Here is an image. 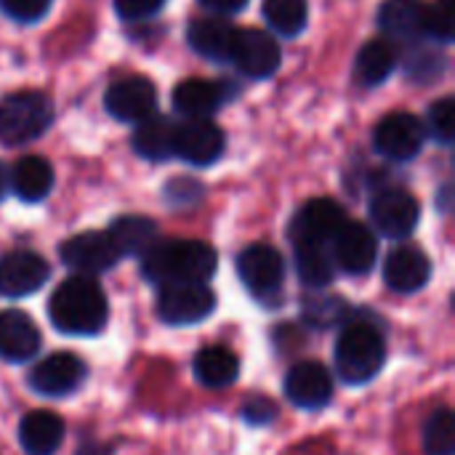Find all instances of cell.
Wrapping results in <instances>:
<instances>
[{"instance_id": "obj_30", "label": "cell", "mask_w": 455, "mask_h": 455, "mask_svg": "<svg viewBox=\"0 0 455 455\" xmlns=\"http://www.w3.org/2000/svg\"><path fill=\"white\" fill-rule=\"evenodd\" d=\"M267 24L283 37H299L309 24V0H264Z\"/></svg>"}, {"instance_id": "obj_23", "label": "cell", "mask_w": 455, "mask_h": 455, "mask_svg": "<svg viewBox=\"0 0 455 455\" xmlns=\"http://www.w3.org/2000/svg\"><path fill=\"white\" fill-rule=\"evenodd\" d=\"M11 189L24 203H40L53 189V168L45 157H21L11 171Z\"/></svg>"}, {"instance_id": "obj_1", "label": "cell", "mask_w": 455, "mask_h": 455, "mask_svg": "<svg viewBox=\"0 0 455 455\" xmlns=\"http://www.w3.org/2000/svg\"><path fill=\"white\" fill-rule=\"evenodd\" d=\"M48 317L59 333L93 336L107 325V296L99 288V283L88 275L67 277L48 301Z\"/></svg>"}, {"instance_id": "obj_18", "label": "cell", "mask_w": 455, "mask_h": 455, "mask_svg": "<svg viewBox=\"0 0 455 455\" xmlns=\"http://www.w3.org/2000/svg\"><path fill=\"white\" fill-rule=\"evenodd\" d=\"M429 277L432 261L416 245H400L384 261V280L397 293H416L429 283Z\"/></svg>"}, {"instance_id": "obj_24", "label": "cell", "mask_w": 455, "mask_h": 455, "mask_svg": "<svg viewBox=\"0 0 455 455\" xmlns=\"http://www.w3.org/2000/svg\"><path fill=\"white\" fill-rule=\"evenodd\" d=\"M397 61H400V53L392 40H368L357 53L355 77L365 88H376L397 69Z\"/></svg>"}, {"instance_id": "obj_9", "label": "cell", "mask_w": 455, "mask_h": 455, "mask_svg": "<svg viewBox=\"0 0 455 455\" xmlns=\"http://www.w3.org/2000/svg\"><path fill=\"white\" fill-rule=\"evenodd\" d=\"M344 208L331 197L309 200L291 224L293 245H331L336 232L344 227Z\"/></svg>"}, {"instance_id": "obj_14", "label": "cell", "mask_w": 455, "mask_h": 455, "mask_svg": "<svg viewBox=\"0 0 455 455\" xmlns=\"http://www.w3.org/2000/svg\"><path fill=\"white\" fill-rule=\"evenodd\" d=\"M227 147V136L219 125L211 120H189L181 128H176L173 139V155L187 160L189 165H213Z\"/></svg>"}, {"instance_id": "obj_32", "label": "cell", "mask_w": 455, "mask_h": 455, "mask_svg": "<svg viewBox=\"0 0 455 455\" xmlns=\"http://www.w3.org/2000/svg\"><path fill=\"white\" fill-rule=\"evenodd\" d=\"M421 35L435 43H451L455 37V0H435L424 5Z\"/></svg>"}, {"instance_id": "obj_22", "label": "cell", "mask_w": 455, "mask_h": 455, "mask_svg": "<svg viewBox=\"0 0 455 455\" xmlns=\"http://www.w3.org/2000/svg\"><path fill=\"white\" fill-rule=\"evenodd\" d=\"M64 440V421L51 411H32L19 424V443L27 455H53Z\"/></svg>"}, {"instance_id": "obj_36", "label": "cell", "mask_w": 455, "mask_h": 455, "mask_svg": "<svg viewBox=\"0 0 455 455\" xmlns=\"http://www.w3.org/2000/svg\"><path fill=\"white\" fill-rule=\"evenodd\" d=\"M240 416L251 424V427H267L277 419V405L261 395H251L243 408H240Z\"/></svg>"}, {"instance_id": "obj_33", "label": "cell", "mask_w": 455, "mask_h": 455, "mask_svg": "<svg viewBox=\"0 0 455 455\" xmlns=\"http://www.w3.org/2000/svg\"><path fill=\"white\" fill-rule=\"evenodd\" d=\"M424 131H429L435 136V141H440L443 147H451L455 139V101L451 96L435 101L429 107V115H427V125Z\"/></svg>"}, {"instance_id": "obj_7", "label": "cell", "mask_w": 455, "mask_h": 455, "mask_svg": "<svg viewBox=\"0 0 455 455\" xmlns=\"http://www.w3.org/2000/svg\"><path fill=\"white\" fill-rule=\"evenodd\" d=\"M229 61H235V67L245 77L264 80V77H272L280 69L283 51H280V43L269 32H261V29H235Z\"/></svg>"}, {"instance_id": "obj_41", "label": "cell", "mask_w": 455, "mask_h": 455, "mask_svg": "<svg viewBox=\"0 0 455 455\" xmlns=\"http://www.w3.org/2000/svg\"><path fill=\"white\" fill-rule=\"evenodd\" d=\"M112 451L109 448H104V445H99V443H85L83 448H80V455H109Z\"/></svg>"}, {"instance_id": "obj_25", "label": "cell", "mask_w": 455, "mask_h": 455, "mask_svg": "<svg viewBox=\"0 0 455 455\" xmlns=\"http://www.w3.org/2000/svg\"><path fill=\"white\" fill-rule=\"evenodd\" d=\"M173 139H176V125L163 115H149L136 125L131 144L136 155H141L144 160L160 163L173 155Z\"/></svg>"}, {"instance_id": "obj_2", "label": "cell", "mask_w": 455, "mask_h": 455, "mask_svg": "<svg viewBox=\"0 0 455 455\" xmlns=\"http://www.w3.org/2000/svg\"><path fill=\"white\" fill-rule=\"evenodd\" d=\"M219 256L208 243L200 240H165L155 243L141 256L144 277L155 285L173 283H205L216 272Z\"/></svg>"}, {"instance_id": "obj_13", "label": "cell", "mask_w": 455, "mask_h": 455, "mask_svg": "<svg viewBox=\"0 0 455 455\" xmlns=\"http://www.w3.org/2000/svg\"><path fill=\"white\" fill-rule=\"evenodd\" d=\"M85 376H88V368L80 357L69 352H59V355L45 357L40 365H35V371L29 373V387L32 392L43 397H64V395L77 392Z\"/></svg>"}, {"instance_id": "obj_20", "label": "cell", "mask_w": 455, "mask_h": 455, "mask_svg": "<svg viewBox=\"0 0 455 455\" xmlns=\"http://www.w3.org/2000/svg\"><path fill=\"white\" fill-rule=\"evenodd\" d=\"M227 101L224 85L203 77H189L173 88V109L189 120H208Z\"/></svg>"}, {"instance_id": "obj_40", "label": "cell", "mask_w": 455, "mask_h": 455, "mask_svg": "<svg viewBox=\"0 0 455 455\" xmlns=\"http://www.w3.org/2000/svg\"><path fill=\"white\" fill-rule=\"evenodd\" d=\"M208 11H213V13H237V11H243L245 5H248V0H200Z\"/></svg>"}, {"instance_id": "obj_19", "label": "cell", "mask_w": 455, "mask_h": 455, "mask_svg": "<svg viewBox=\"0 0 455 455\" xmlns=\"http://www.w3.org/2000/svg\"><path fill=\"white\" fill-rule=\"evenodd\" d=\"M40 349L37 325L19 309L0 312V357L8 363H24Z\"/></svg>"}, {"instance_id": "obj_34", "label": "cell", "mask_w": 455, "mask_h": 455, "mask_svg": "<svg viewBox=\"0 0 455 455\" xmlns=\"http://www.w3.org/2000/svg\"><path fill=\"white\" fill-rule=\"evenodd\" d=\"M445 69V56L440 51H416V56H411L405 61V72L408 77L419 80V83H432L435 77H440Z\"/></svg>"}, {"instance_id": "obj_12", "label": "cell", "mask_w": 455, "mask_h": 455, "mask_svg": "<svg viewBox=\"0 0 455 455\" xmlns=\"http://www.w3.org/2000/svg\"><path fill=\"white\" fill-rule=\"evenodd\" d=\"M61 261L80 275H99L117 264L120 253L107 232H80L61 243Z\"/></svg>"}, {"instance_id": "obj_17", "label": "cell", "mask_w": 455, "mask_h": 455, "mask_svg": "<svg viewBox=\"0 0 455 455\" xmlns=\"http://www.w3.org/2000/svg\"><path fill=\"white\" fill-rule=\"evenodd\" d=\"M285 395L296 408L320 411L333 400V379L323 363L307 360L293 365L285 376Z\"/></svg>"}, {"instance_id": "obj_8", "label": "cell", "mask_w": 455, "mask_h": 455, "mask_svg": "<svg viewBox=\"0 0 455 455\" xmlns=\"http://www.w3.org/2000/svg\"><path fill=\"white\" fill-rule=\"evenodd\" d=\"M427 141V131L424 123L411 115V112H392L387 115L373 133V144L376 149L397 163H408L413 157H419V152L424 149Z\"/></svg>"}, {"instance_id": "obj_35", "label": "cell", "mask_w": 455, "mask_h": 455, "mask_svg": "<svg viewBox=\"0 0 455 455\" xmlns=\"http://www.w3.org/2000/svg\"><path fill=\"white\" fill-rule=\"evenodd\" d=\"M53 0H0V11L19 21V24H35L51 11Z\"/></svg>"}, {"instance_id": "obj_38", "label": "cell", "mask_w": 455, "mask_h": 455, "mask_svg": "<svg viewBox=\"0 0 455 455\" xmlns=\"http://www.w3.org/2000/svg\"><path fill=\"white\" fill-rule=\"evenodd\" d=\"M165 195L173 205H187V203H197L203 197V187L192 179H176L165 187Z\"/></svg>"}, {"instance_id": "obj_16", "label": "cell", "mask_w": 455, "mask_h": 455, "mask_svg": "<svg viewBox=\"0 0 455 455\" xmlns=\"http://www.w3.org/2000/svg\"><path fill=\"white\" fill-rule=\"evenodd\" d=\"M51 267L32 251H13L0 259V296L21 299L45 285Z\"/></svg>"}, {"instance_id": "obj_37", "label": "cell", "mask_w": 455, "mask_h": 455, "mask_svg": "<svg viewBox=\"0 0 455 455\" xmlns=\"http://www.w3.org/2000/svg\"><path fill=\"white\" fill-rule=\"evenodd\" d=\"M168 0H115V11L125 21H144L155 16Z\"/></svg>"}, {"instance_id": "obj_31", "label": "cell", "mask_w": 455, "mask_h": 455, "mask_svg": "<svg viewBox=\"0 0 455 455\" xmlns=\"http://www.w3.org/2000/svg\"><path fill=\"white\" fill-rule=\"evenodd\" d=\"M424 451L427 455H453L455 451V421L448 408L435 411L424 427Z\"/></svg>"}, {"instance_id": "obj_28", "label": "cell", "mask_w": 455, "mask_h": 455, "mask_svg": "<svg viewBox=\"0 0 455 455\" xmlns=\"http://www.w3.org/2000/svg\"><path fill=\"white\" fill-rule=\"evenodd\" d=\"M195 376L208 389H224L237 381L240 360L227 347H205L195 357Z\"/></svg>"}, {"instance_id": "obj_15", "label": "cell", "mask_w": 455, "mask_h": 455, "mask_svg": "<svg viewBox=\"0 0 455 455\" xmlns=\"http://www.w3.org/2000/svg\"><path fill=\"white\" fill-rule=\"evenodd\" d=\"M333 264H339L347 275H368L379 256L376 235L360 221H344V227L333 237Z\"/></svg>"}, {"instance_id": "obj_11", "label": "cell", "mask_w": 455, "mask_h": 455, "mask_svg": "<svg viewBox=\"0 0 455 455\" xmlns=\"http://www.w3.org/2000/svg\"><path fill=\"white\" fill-rule=\"evenodd\" d=\"M104 107L120 123H141L149 115H155L157 88L149 77H141V75L123 77L107 88Z\"/></svg>"}, {"instance_id": "obj_29", "label": "cell", "mask_w": 455, "mask_h": 455, "mask_svg": "<svg viewBox=\"0 0 455 455\" xmlns=\"http://www.w3.org/2000/svg\"><path fill=\"white\" fill-rule=\"evenodd\" d=\"M296 272L309 288H328L336 275L331 245H296Z\"/></svg>"}, {"instance_id": "obj_26", "label": "cell", "mask_w": 455, "mask_h": 455, "mask_svg": "<svg viewBox=\"0 0 455 455\" xmlns=\"http://www.w3.org/2000/svg\"><path fill=\"white\" fill-rule=\"evenodd\" d=\"M424 3L421 0H384L379 8V27L395 40H416L421 35Z\"/></svg>"}, {"instance_id": "obj_5", "label": "cell", "mask_w": 455, "mask_h": 455, "mask_svg": "<svg viewBox=\"0 0 455 455\" xmlns=\"http://www.w3.org/2000/svg\"><path fill=\"white\" fill-rule=\"evenodd\" d=\"M237 275L256 301L275 307L283 299L285 259L277 248L264 245V243L248 245L237 256Z\"/></svg>"}, {"instance_id": "obj_6", "label": "cell", "mask_w": 455, "mask_h": 455, "mask_svg": "<svg viewBox=\"0 0 455 455\" xmlns=\"http://www.w3.org/2000/svg\"><path fill=\"white\" fill-rule=\"evenodd\" d=\"M216 309V296L205 283H173L160 285L157 315L168 325H195L211 317Z\"/></svg>"}, {"instance_id": "obj_42", "label": "cell", "mask_w": 455, "mask_h": 455, "mask_svg": "<svg viewBox=\"0 0 455 455\" xmlns=\"http://www.w3.org/2000/svg\"><path fill=\"white\" fill-rule=\"evenodd\" d=\"M5 189H8V173H5V168L0 163V200L5 197Z\"/></svg>"}, {"instance_id": "obj_21", "label": "cell", "mask_w": 455, "mask_h": 455, "mask_svg": "<svg viewBox=\"0 0 455 455\" xmlns=\"http://www.w3.org/2000/svg\"><path fill=\"white\" fill-rule=\"evenodd\" d=\"M232 37H235V27L221 16L192 19L187 27L189 48L208 61H227L232 51Z\"/></svg>"}, {"instance_id": "obj_39", "label": "cell", "mask_w": 455, "mask_h": 455, "mask_svg": "<svg viewBox=\"0 0 455 455\" xmlns=\"http://www.w3.org/2000/svg\"><path fill=\"white\" fill-rule=\"evenodd\" d=\"M309 317L317 325H333L341 317V307L339 301H323V304H309Z\"/></svg>"}, {"instance_id": "obj_27", "label": "cell", "mask_w": 455, "mask_h": 455, "mask_svg": "<svg viewBox=\"0 0 455 455\" xmlns=\"http://www.w3.org/2000/svg\"><path fill=\"white\" fill-rule=\"evenodd\" d=\"M120 256H144L157 243V224L147 216H120L107 229Z\"/></svg>"}, {"instance_id": "obj_3", "label": "cell", "mask_w": 455, "mask_h": 455, "mask_svg": "<svg viewBox=\"0 0 455 455\" xmlns=\"http://www.w3.org/2000/svg\"><path fill=\"white\" fill-rule=\"evenodd\" d=\"M387 360V344L379 328L355 323L344 328L336 344V371L347 384H368Z\"/></svg>"}, {"instance_id": "obj_10", "label": "cell", "mask_w": 455, "mask_h": 455, "mask_svg": "<svg viewBox=\"0 0 455 455\" xmlns=\"http://www.w3.org/2000/svg\"><path fill=\"white\" fill-rule=\"evenodd\" d=\"M421 219L419 200L405 189H384L371 200V221L376 229L392 240H405L413 235Z\"/></svg>"}, {"instance_id": "obj_4", "label": "cell", "mask_w": 455, "mask_h": 455, "mask_svg": "<svg viewBox=\"0 0 455 455\" xmlns=\"http://www.w3.org/2000/svg\"><path fill=\"white\" fill-rule=\"evenodd\" d=\"M53 123V104L40 91H16L0 101V141L21 147L40 139Z\"/></svg>"}]
</instances>
